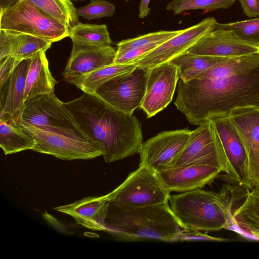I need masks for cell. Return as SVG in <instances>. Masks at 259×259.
<instances>
[{"instance_id":"cell-1","label":"cell","mask_w":259,"mask_h":259,"mask_svg":"<svg viewBox=\"0 0 259 259\" xmlns=\"http://www.w3.org/2000/svg\"><path fill=\"white\" fill-rule=\"evenodd\" d=\"M175 105L191 124L259 107V53L230 58L193 79L180 80Z\"/></svg>"},{"instance_id":"cell-2","label":"cell","mask_w":259,"mask_h":259,"mask_svg":"<svg viewBox=\"0 0 259 259\" xmlns=\"http://www.w3.org/2000/svg\"><path fill=\"white\" fill-rule=\"evenodd\" d=\"M64 105L88 139L98 144L106 162L139 153L143 144L142 124L133 114L85 93Z\"/></svg>"},{"instance_id":"cell-3","label":"cell","mask_w":259,"mask_h":259,"mask_svg":"<svg viewBox=\"0 0 259 259\" xmlns=\"http://www.w3.org/2000/svg\"><path fill=\"white\" fill-rule=\"evenodd\" d=\"M104 228V231L121 240L166 242H175L184 229L168 202L132 208L119 207L110 202Z\"/></svg>"},{"instance_id":"cell-4","label":"cell","mask_w":259,"mask_h":259,"mask_svg":"<svg viewBox=\"0 0 259 259\" xmlns=\"http://www.w3.org/2000/svg\"><path fill=\"white\" fill-rule=\"evenodd\" d=\"M168 201L184 229L208 233L231 225L232 213L219 192L199 189L170 195Z\"/></svg>"},{"instance_id":"cell-5","label":"cell","mask_w":259,"mask_h":259,"mask_svg":"<svg viewBox=\"0 0 259 259\" xmlns=\"http://www.w3.org/2000/svg\"><path fill=\"white\" fill-rule=\"evenodd\" d=\"M0 30L31 34L51 42L69 36V28L28 0H19L0 11Z\"/></svg>"},{"instance_id":"cell-6","label":"cell","mask_w":259,"mask_h":259,"mask_svg":"<svg viewBox=\"0 0 259 259\" xmlns=\"http://www.w3.org/2000/svg\"><path fill=\"white\" fill-rule=\"evenodd\" d=\"M18 123L90 141L64 103L56 96L54 92L39 95L25 102Z\"/></svg>"},{"instance_id":"cell-7","label":"cell","mask_w":259,"mask_h":259,"mask_svg":"<svg viewBox=\"0 0 259 259\" xmlns=\"http://www.w3.org/2000/svg\"><path fill=\"white\" fill-rule=\"evenodd\" d=\"M170 193L156 171L140 164L136 170L107 195L113 205L132 208L168 202Z\"/></svg>"},{"instance_id":"cell-8","label":"cell","mask_w":259,"mask_h":259,"mask_svg":"<svg viewBox=\"0 0 259 259\" xmlns=\"http://www.w3.org/2000/svg\"><path fill=\"white\" fill-rule=\"evenodd\" d=\"M191 165L215 167L229 175L227 159L211 119L205 121L192 131L188 144L174 161L171 168Z\"/></svg>"},{"instance_id":"cell-9","label":"cell","mask_w":259,"mask_h":259,"mask_svg":"<svg viewBox=\"0 0 259 259\" xmlns=\"http://www.w3.org/2000/svg\"><path fill=\"white\" fill-rule=\"evenodd\" d=\"M149 68L137 66L131 72L112 78L94 94L122 112L133 114L141 106L146 90Z\"/></svg>"},{"instance_id":"cell-10","label":"cell","mask_w":259,"mask_h":259,"mask_svg":"<svg viewBox=\"0 0 259 259\" xmlns=\"http://www.w3.org/2000/svg\"><path fill=\"white\" fill-rule=\"evenodd\" d=\"M19 124L35 140L33 151L64 160L91 159L102 155L101 150L95 142L73 138L33 126Z\"/></svg>"},{"instance_id":"cell-11","label":"cell","mask_w":259,"mask_h":259,"mask_svg":"<svg viewBox=\"0 0 259 259\" xmlns=\"http://www.w3.org/2000/svg\"><path fill=\"white\" fill-rule=\"evenodd\" d=\"M191 133L188 129L164 131L150 138L141 147L140 164L157 173L171 168L188 144Z\"/></svg>"},{"instance_id":"cell-12","label":"cell","mask_w":259,"mask_h":259,"mask_svg":"<svg viewBox=\"0 0 259 259\" xmlns=\"http://www.w3.org/2000/svg\"><path fill=\"white\" fill-rule=\"evenodd\" d=\"M217 23L214 17H208L183 29L181 33L147 53L133 64L140 67L151 68L169 62L186 53L201 37L213 30Z\"/></svg>"},{"instance_id":"cell-13","label":"cell","mask_w":259,"mask_h":259,"mask_svg":"<svg viewBox=\"0 0 259 259\" xmlns=\"http://www.w3.org/2000/svg\"><path fill=\"white\" fill-rule=\"evenodd\" d=\"M178 79L177 67L169 61L149 68L146 93L140 106L147 118L154 116L171 102Z\"/></svg>"},{"instance_id":"cell-14","label":"cell","mask_w":259,"mask_h":259,"mask_svg":"<svg viewBox=\"0 0 259 259\" xmlns=\"http://www.w3.org/2000/svg\"><path fill=\"white\" fill-rule=\"evenodd\" d=\"M228 116L246 151L252 189L259 188V107L237 108Z\"/></svg>"},{"instance_id":"cell-15","label":"cell","mask_w":259,"mask_h":259,"mask_svg":"<svg viewBox=\"0 0 259 259\" xmlns=\"http://www.w3.org/2000/svg\"><path fill=\"white\" fill-rule=\"evenodd\" d=\"M186 52L230 58L259 53V47L242 39L231 30L217 28L204 35Z\"/></svg>"},{"instance_id":"cell-16","label":"cell","mask_w":259,"mask_h":259,"mask_svg":"<svg viewBox=\"0 0 259 259\" xmlns=\"http://www.w3.org/2000/svg\"><path fill=\"white\" fill-rule=\"evenodd\" d=\"M211 120L215 125L227 159L229 177L237 183L252 189L248 176L247 155L236 128L229 116Z\"/></svg>"},{"instance_id":"cell-17","label":"cell","mask_w":259,"mask_h":259,"mask_svg":"<svg viewBox=\"0 0 259 259\" xmlns=\"http://www.w3.org/2000/svg\"><path fill=\"white\" fill-rule=\"evenodd\" d=\"M116 50L112 46L72 43L69 59L62 73L68 82L74 78L113 63Z\"/></svg>"},{"instance_id":"cell-18","label":"cell","mask_w":259,"mask_h":259,"mask_svg":"<svg viewBox=\"0 0 259 259\" xmlns=\"http://www.w3.org/2000/svg\"><path fill=\"white\" fill-rule=\"evenodd\" d=\"M222 171L208 165H191L161 171L158 175L169 192L202 189L213 182Z\"/></svg>"},{"instance_id":"cell-19","label":"cell","mask_w":259,"mask_h":259,"mask_svg":"<svg viewBox=\"0 0 259 259\" xmlns=\"http://www.w3.org/2000/svg\"><path fill=\"white\" fill-rule=\"evenodd\" d=\"M30 59L21 61L0 88V116L10 117L19 122L23 111L26 77Z\"/></svg>"},{"instance_id":"cell-20","label":"cell","mask_w":259,"mask_h":259,"mask_svg":"<svg viewBox=\"0 0 259 259\" xmlns=\"http://www.w3.org/2000/svg\"><path fill=\"white\" fill-rule=\"evenodd\" d=\"M109 203L107 194L89 196L68 204L54 207V209L70 215L83 227L104 231V221Z\"/></svg>"},{"instance_id":"cell-21","label":"cell","mask_w":259,"mask_h":259,"mask_svg":"<svg viewBox=\"0 0 259 259\" xmlns=\"http://www.w3.org/2000/svg\"><path fill=\"white\" fill-rule=\"evenodd\" d=\"M52 44L31 34L0 30V59L8 56L20 62L31 59L39 52L50 49Z\"/></svg>"},{"instance_id":"cell-22","label":"cell","mask_w":259,"mask_h":259,"mask_svg":"<svg viewBox=\"0 0 259 259\" xmlns=\"http://www.w3.org/2000/svg\"><path fill=\"white\" fill-rule=\"evenodd\" d=\"M229 230L246 238L259 241V188L248 190L245 200L233 211Z\"/></svg>"},{"instance_id":"cell-23","label":"cell","mask_w":259,"mask_h":259,"mask_svg":"<svg viewBox=\"0 0 259 259\" xmlns=\"http://www.w3.org/2000/svg\"><path fill=\"white\" fill-rule=\"evenodd\" d=\"M45 51H41L30 59L27 72L24 103L36 96L54 92L57 81L53 77Z\"/></svg>"},{"instance_id":"cell-24","label":"cell","mask_w":259,"mask_h":259,"mask_svg":"<svg viewBox=\"0 0 259 259\" xmlns=\"http://www.w3.org/2000/svg\"><path fill=\"white\" fill-rule=\"evenodd\" d=\"M36 141L19 123L10 117L0 116V146L5 154L33 150Z\"/></svg>"},{"instance_id":"cell-25","label":"cell","mask_w":259,"mask_h":259,"mask_svg":"<svg viewBox=\"0 0 259 259\" xmlns=\"http://www.w3.org/2000/svg\"><path fill=\"white\" fill-rule=\"evenodd\" d=\"M137 66L135 64H112L77 77L70 83L75 85L83 93L94 94L104 83L116 76L131 72Z\"/></svg>"},{"instance_id":"cell-26","label":"cell","mask_w":259,"mask_h":259,"mask_svg":"<svg viewBox=\"0 0 259 259\" xmlns=\"http://www.w3.org/2000/svg\"><path fill=\"white\" fill-rule=\"evenodd\" d=\"M227 59L186 52L169 62L177 67L179 79L183 81H187Z\"/></svg>"},{"instance_id":"cell-27","label":"cell","mask_w":259,"mask_h":259,"mask_svg":"<svg viewBox=\"0 0 259 259\" xmlns=\"http://www.w3.org/2000/svg\"><path fill=\"white\" fill-rule=\"evenodd\" d=\"M72 43L109 46L113 43L106 24L83 23L79 22L70 29Z\"/></svg>"},{"instance_id":"cell-28","label":"cell","mask_w":259,"mask_h":259,"mask_svg":"<svg viewBox=\"0 0 259 259\" xmlns=\"http://www.w3.org/2000/svg\"><path fill=\"white\" fill-rule=\"evenodd\" d=\"M44 13L69 29L79 21L76 8L70 0H28Z\"/></svg>"},{"instance_id":"cell-29","label":"cell","mask_w":259,"mask_h":259,"mask_svg":"<svg viewBox=\"0 0 259 259\" xmlns=\"http://www.w3.org/2000/svg\"><path fill=\"white\" fill-rule=\"evenodd\" d=\"M236 0H172L166 7L168 11H172L175 14H180L191 10H203L209 12L217 9H227L231 7Z\"/></svg>"},{"instance_id":"cell-30","label":"cell","mask_w":259,"mask_h":259,"mask_svg":"<svg viewBox=\"0 0 259 259\" xmlns=\"http://www.w3.org/2000/svg\"><path fill=\"white\" fill-rule=\"evenodd\" d=\"M177 30H159L124 39L117 44V50L140 48L154 44H162L182 32Z\"/></svg>"},{"instance_id":"cell-31","label":"cell","mask_w":259,"mask_h":259,"mask_svg":"<svg viewBox=\"0 0 259 259\" xmlns=\"http://www.w3.org/2000/svg\"><path fill=\"white\" fill-rule=\"evenodd\" d=\"M231 30L242 39L259 47V17L229 23H217L214 29Z\"/></svg>"},{"instance_id":"cell-32","label":"cell","mask_w":259,"mask_h":259,"mask_svg":"<svg viewBox=\"0 0 259 259\" xmlns=\"http://www.w3.org/2000/svg\"><path fill=\"white\" fill-rule=\"evenodd\" d=\"M115 5L105 0H92L87 5L76 9L77 15L88 20L112 17Z\"/></svg>"},{"instance_id":"cell-33","label":"cell","mask_w":259,"mask_h":259,"mask_svg":"<svg viewBox=\"0 0 259 259\" xmlns=\"http://www.w3.org/2000/svg\"><path fill=\"white\" fill-rule=\"evenodd\" d=\"M161 44H154L140 48L123 50H116L113 63L116 64H133L139 58Z\"/></svg>"},{"instance_id":"cell-34","label":"cell","mask_w":259,"mask_h":259,"mask_svg":"<svg viewBox=\"0 0 259 259\" xmlns=\"http://www.w3.org/2000/svg\"><path fill=\"white\" fill-rule=\"evenodd\" d=\"M190 240H207L213 241H227L228 240L213 236H211L206 233H203L198 230H192L184 229L178 236L176 241Z\"/></svg>"},{"instance_id":"cell-35","label":"cell","mask_w":259,"mask_h":259,"mask_svg":"<svg viewBox=\"0 0 259 259\" xmlns=\"http://www.w3.org/2000/svg\"><path fill=\"white\" fill-rule=\"evenodd\" d=\"M20 61L8 56L0 59V88L4 85L11 74Z\"/></svg>"},{"instance_id":"cell-36","label":"cell","mask_w":259,"mask_h":259,"mask_svg":"<svg viewBox=\"0 0 259 259\" xmlns=\"http://www.w3.org/2000/svg\"><path fill=\"white\" fill-rule=\"evenodd\" d=\"M243 13L249 18L259 17V0H239Z\"/></svg>"},{"instance_id":"cell-37","label":"cell","mask_w":259,"mask_h":259,"mask_svg":"<svg viewBox=\"0 0 259 259\" xmlns=\"http://www.w3.org/2000/svg\"><path fill=\"white\" fill-rule=\"evenodd\" d=\"M150 1V0H141L139 7L140 18H145L149 14L150 9L149 7V4Z\"/></svg>"},{"instance_id":"cell-38","label":"cell","mask_w":259,"mask_h":259,"mask_svg":"<svg viewBox=\"0 0 259 259\" xmlns=\"http://www.w3.org/2000/svg\"><path fill=\"white\" fill-rule=\"evenodd\" d=\"M18 1L19 0H1V10L10 7Z\"/></svg>"},{"instance_id":"cell-39","label":"cell","mask_w":259,"mask_h":259,"mask_svg":"<svg viewBox=\"0 0 259 259\" xmlns=\"http://www.w3.org/2000/svg\"><path fill=\"white\" fill-rule=\"evenodd\" d=\"M73 1H84V0H72Z\"/></svg>"},{"instance_id":"cell-40","label":"cell","mask_w":259,"mask_h":259,"mask_svg":"<svg viewBox=\"0 0 259 259\" xmlns=\"http://www.w3.org/2000/svg\"><path fill=\"white\" fill-rule=\"evenodd\" d=\"M126 1H130V0H126Z\"/></svg>"}]
</instances>
